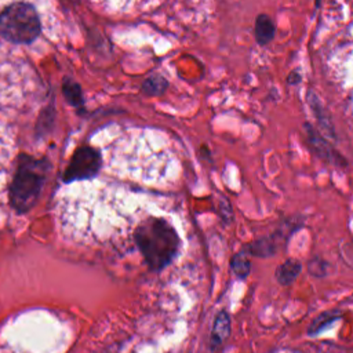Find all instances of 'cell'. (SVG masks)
<instances>
[{"label":"cell","mask_w":353,"mask_h":353,"mask_svg":"<svg viewBox=\"0 0 353 353\" xmlns=\"http://www.w3.org/2000/svg\"><path fill=\"white\" fill-rule=\"evenodd\" d=\"M134 240L152 270L165 268L175 258L179 247L176 230L164 218L149 216L142 221L134 232Z\"/></svg>","instance_id":"obj_1"},{"label":"cell","mask_w":353,"mask_h":353,"mask_svg":"<svg viewBox=\"0 0 353 353\" xmlns=\"http://www.w3.org/2000/svg\"><path fill=\"white\" fill-rule=\"evenodd\" d=\"M43 32V17L33 0H0V37L11 44L28 46Z\"/></svg>","instance_id":"obj_2"},{"label":"cell","mask_w":353,"mask_h":353,"mask_svg":"<svg viewBox=\"0 0 353 353\" xmlns=\"http://www.w3.org/2000/svg\"><path fill=\"white\" fill-rule=\"evenodd\" d=\"M50 163L29 154H19L17 170L8 189L10 204L18 214L28 212L37 201L44 186Z\"/></svg>","instance_id":"obj_3"},{"label":"cell","mask_w":353,"mask_h":353,"mask_svg":"<svg viewBox=\"0 0 353 353\" xmlns=\"http://www.w3.org/2000/svg\"><path fill=\"white\" fill-rule=\"evenodd\" d=\"M102 165V157L98 149L90 146H81L74 150L65 172L63 182H83L94 178Z\"/></svg>","instance_id":"obj_4"},{"label":"cell","mask_w":353,"mask_h":353,"mask_svg":"<svg viewBox=\"0 0 353 353\" xmlns=\"http://www.w3.org/2000/svg\"><path fill=\"white\" fill-rule=\"evenodd\" d=\"M254 33H255V39L259 44H268L269 41L273 40L274 33H276V28L273 21L265 15V14H259L255 19V26H254Z\"/></svg>","instance_id":"obj_5"},{"label":"cell","mask_w":353,"mask_h":353,"mask_svg":"<svg viewBox=\"0 0 353 353\" xmlns=\"http://www.w3.org/2000/svg\"><path fill=\"white\" fill-rule=\"evenodd\" d=\"M306 131H307V137H309V142L313 148V150L321 157L325 159L328 161H335V156L339 157L338 154H335L332 152V149L330 148V145L321 138L319 137V134L312 128V125H306Z\"/></svg>","instance_id":"obj_6"},{"label":"cell","mask_w":353,"mask_h":353,"mask_svg":"<svg viewBox=\"0 0 353 353\" xmlns=\"http://www.w3.org/2000/svg\"><path fill=\"white\" fill-rule=\"evenodd\" d=\"M301 273V262L296 259H287L276 270V277L281 284H291Z\"/></svg>","instance_id":"obj_7"},{"label":"cell","mask_w":353,"mask_h":353,"mask_svg":"<svg viewBox=\"0 0 353 353\" xmlns=\"http://www.w3.org/2000/svg\"><path fill=\"white\" fill-rule=\"evenodd\" d=\"M230 334V320L226 312H221L214 323L212 330V345L218 346L221 345Z\"/></svg>","instance_id":"obj_8"},{"label":"cell","mask_w":353,"mask_h":353,"mask_svg":"<svg viewBox=\"0 0 353 353\" xmlns=\"http://www.w3.org/2000/svg\"><path fill=\"white\" fill-rule=\"evenodd\" d=\"M168 87L167 80L161 74H152L142 83V92L145 95H161Z\"/></svg>","instance_id":"obj_9"},{"label":"cell","mask_w":353,"mask_h":353,"mask_svg":"<svg viewBox=\"0 0 353 353\" xmlns=\"http://www.w3.org/2000/svg\"><path fill=\"white\" fill-rule=\"evenodd\" d=\"M62 90H63V95L66 98V101L74 106V108H79L83 105L84 99H83V92H81V88L80 85L70 80V79H65L63 81V85H62Z\"/></svg>","instance_id":"obj_10"},{"label":"cell","mask_w":353,"mask_h":353,"mask_svg":"<svg viewBox=\"0 0 353 353\" xmlns=\"http://www.w3.org/2000/svg\"><path fill=\"white\" fill-rule=\"evenodd\" d=\"M232 270L239 277H245L251 270V262L245 250H241L232 258Z\"/></svg>","instance_id":"obj_11"},{"label":"cell","mask_w":353,"mask_h":353,"mask_svg":"<svg viewBox=\"0 0 353 353\" xmlns=\"http://www.w3.org/2000/svg\"><path fill=\"white\" fill-rule=\"evenodd\" d=\"M336 317H338V314H334V313H324V314H321V316H320L319 319H316L314 323L312 324V327H310V334L320 332V331L324 328V325L331 324V321H334Z\"/></svg>","instance_id":"obj_12"}]
</instances>
